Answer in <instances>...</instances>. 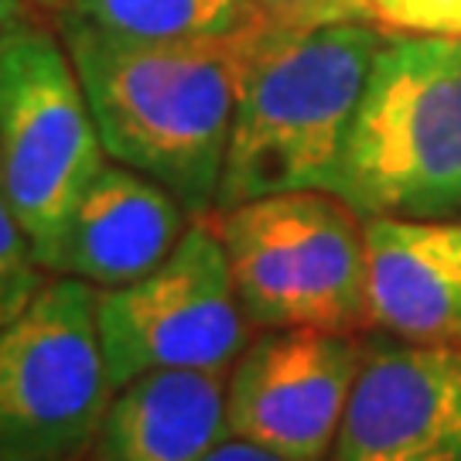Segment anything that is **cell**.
Wrapping results in <instances>:
<instances>
[{"label":"cell","instance_id":"2e32d148","mask_svg":"<svg viewBox=\"0 0 461 461\" xmlns=\"http://www.w3.org/2000/svg\"><path fill=\"white\" fill-rule=\"evenodd\" d=\"M379 28L420 38H461V0H366Z\"/></svg>","mask_w":461,"mask_h":461},{"label":"cell","instance_id":"d6986e66","mask_svg":"<svg viewBox=\"0 0 461 461\" xmlns=\"http://www.w3.org/2000/svg\"><path fill=\"white\" fill-rule=\"evenodd\" d=\"M66 4L68 0H41V7H45V11H62Z\"/></svg>","mask_w":461,"mask_h":461},{"label":"cell","instance_id":"8fae6325","mask_svg":"<svg viewBox=\"0 0 461 461\" xmlns=\"http://www.w3.org/2000/svg\"><path fill=\"white\" fill-rule=\"evenodd\" d=\"M366 325L461 346V219H366Z\"/></svg>","mask_w":461,"mask_h":461},{"label":"cell","instance_id":"e0dca14e","mask_svg":"<svg viewBox=\"0 0 461 461\" xmlns=\"http://www.w3.org/2000/svg\"><path fill=\"white\" fill-rule=\"evenodd\" d=\"M205 461H294V458H284L277 451H267V447H260V445H249L243 438L226 434V438L212 447V455Z\"/></svg>","mask_w":461,"mask_h":461},{"label":"cell","instance_id":"5b68a950","mask_svg":"<svg viewBox=\"0 0 461 461\" xmlns=\"http://www.w3.org/2000/svg\"><path fill=\"white\" fill-rule=\"evenodd\" d=\"M103 165L106 148L62 34L41 21L0 34V188L38 264Z\"/></svg>","mask_w":461,"mask_h":461},{"label":"cell","instance_id":"6da1fadb","mask_svg":"<svg viewBox=\"0 0 461 461\" xmlns=\"http://www.w3.org/2000/svg\"><path fill=\"white\" fill-rule=\"evenodd\" d=\"M106 158L212 215L232 116L264 21L195 41H123L55 14Z\"/></svg>","mask_w":461,"mask_h":461},{"label":"cell","instance_id":"7a4b0ae2","mask_svg":"<svg viewBox=\"0 0 461 461\" xmlns=\"http://www.w3.org/2000/svg\"><path fill=\"white\" fill-rule=\"evenodd\" d=\"M373 24L308 34L260 28L240 86L215 212L284 192H331L369 68L383 49Z\"/></svg>","mask_w":461,"mask_h":461},{"label":"cell","instance_id":"3957f363","mask_svg":"<svg viewBox=\"0 0 461 461\" xmlns=\"http://www.w3.org/2000/svg\"><path fill=\"white\" fill-rule=\"evenodd\" d=\"M335 195L366 219H461V38L383 41Z\"/></svg>","mask_w":461,"mask_h":461},{"label":"cell","instance_id":"5bb4252c","mask_svg":"<svg viewBox=\"0 0 461 461\" xmlns=\"http://www.w3.org/2000/svg\"><path fill=\"white\" fill-rule=\"evenodd\" d=\"M51 274L41 270L28 230L21 226L11 202L0 188V329L34 301Z\"/></svg>","mask_w":461,"mask_h":461},{"label":"cell","instance_id":"7c38bea8","mask_svg":"<svg viewBox=\"0 0 461 461\" xmlns=\"http://www.w3.org/2000/svg\"><path fill=\"white\" fill-rule=\"evenodd\" d=\"M226 434V373L167 369L116 390L93 447L96 461H205Z\"/></svg>","mask_w":461,"mask_h":461},{"label":"cell","instance_id":"4fadbf2b","mask_svg":"<svg viewBox=\"0 0 461 461\" xmlns=\"http://www.w3.org/2000/svg\"><path fill=\"white\" fill-rule=\"evenodd\" d=\"M55 14L123 41H195L260 21L253 0H68Z\"/></svg>","mask_w":461,"mask_h":461},{"label":"cell","instance_id":"277c9868","mask_svg":"<svg viewBox=\"0 0 461 461\" xmlns=\"http://www.w3.org/2000/svg\"><path fill=\"white\" fill-rule=\"evenodd\" d=\"M240 308L264 329L366 325V219L331 192H284L212 212Z\"/></svg>","mask_w":461,"mask_h":461},{"label":"cell","instance_id":"ba28073f","mask_svg":"<svg viewBox=\"0 0 461 461\" xmlns=\"http://www.w3.org/2000/svg\"><path fill=\"white\" fill-rule=\"evenodd\" d=\"M366 348L321 329H267L226 383V430L294 461L335 447Z\"/></svg>","mask_w":461,"mask_h":461},{"label":"cell","instance_id":"9c48e42d","mask_svg":"<svg viewBox=\"0 0 461 461\" xmlns=\"http://www.w3.org/2000/svg\"><path fill=\"white\" fill-rule=\"evenodd\" d=\"M335 461H461V346L366 348Z\"/></svg>","mask_w":461,"mask_h":461},{"label":"cell","instance_id":"52a82bcc","mask_svg":"<svg viewBox=\"0 0 461 461\" xmlns=\"http://www.w3.org/2000/svg\"><path fill=\"white\" fill-rule=\"evenodd\" d=\"M96 325L113 390L167 369L226 373L243 356L247 314L212 219L198 215L140 280L99 291Z\"/></svg>","mask_w":461,"mask_h":461},{"label":"cell","instance_id":"30bf717a","mask_svg":"<svg viewBox=\"0 0 461 461\" xmlns=\"http://www.w3.org/2000/svg\"><path fill=\"white\" fill-rule=\"evenodd\" d=\"M188 226V209L165 185L106 161L41 267L51 277H76L99 291H113L165 264Z\"/></svg>","mask_w":461,"mask_h":461},{"label":"cell","instance_id":"8992f818","mask_svg":"<svg viewBox=\"0 0 461 461\" xmlns=\"http://www.w3.org/2000/svg\"><path fill=\"white\" fill-rule=\"evenodd\" d=\"M96 287L49 277L0 329V461H79L110 407Z\"/></svg>","mask_w":461,"mask_h":461},{"label":"cell","instance_id":"9a60e30c","mask_svg":"<svg viewBox=\"0 0 461 461\" xmlns=\"http://www.w3.org/2000/svg\"><path fill=\"white\" fill-rule=\"evenodd\" d=\"M270 32L308 34L331 24H373L376 17L366 0H253Z\"/></svg>","mask_w":461,"mask_h":461},{"label":"cell","instance_id":"ac0fdd59","mask_svg":"<svg viewBox=\"0 0 461 461\" xmlns=\"http://www.w3.org/2000/svg\"><path fill=\"white\" fill-rule=\"evenodd\" d=\"M41 14H45L41 0H0V34L28 21H41Z\"/></svg>","mask_w":461,"mask_h":461}]
</instances>
